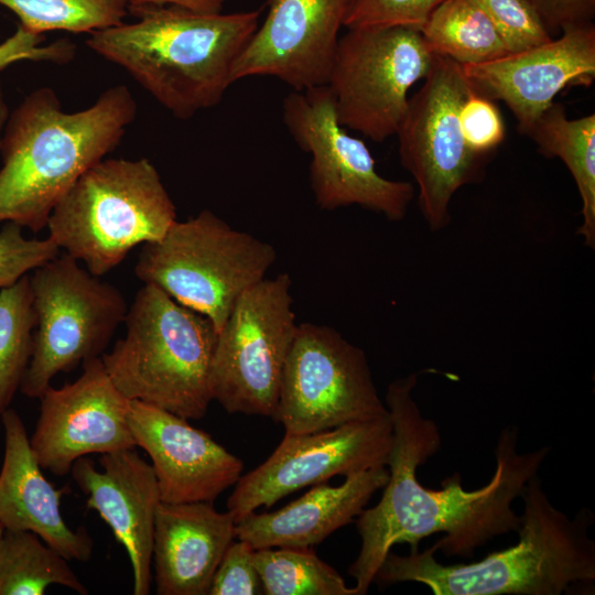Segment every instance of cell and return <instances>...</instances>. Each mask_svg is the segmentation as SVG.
<instances>
[{
  "instance_id": "cell-1",
  "label": "cell",
  "mask_w": 595,
  "mask_h": 595,
  "mask_svg": "<svg viewBox=\"0 0 595 595\" xmlns=\"http://www.w3.org/2000/svg\"><path fill=\"white\" fill-rule=\"evenodd\" d=\"M418 375L391 381L385 403L392 422V445L387 462L389 477L379 502L356 518L360 550L348 574L357 595L367 594L387 554L394 544L419 542L434 533L444 537L431 548L446 556H472L489 540L520 526L512 508L528 482L547 458L550 448L518 453V431L509 425L500 432L495 448L496 469L490 480L475 490H465L461 477L448 478L439 490L425 488L418 468L440 448L437 425L423 416L412 393Z\"/></svg>"
},
{
  "instance_id": "cell-2",
  "label": "cell",
  "mask_w": 595,
  "mask_h": 595,
  "mask_svg": "<svg viewBox=\"0 0 595 595\" xmlns=\"http://www.w3.org/2000/svg\"><path fill=\"white\" fill-rule=\"evenodd\" d=\"M126 85L102 91L88 108L64 111L56 93L41 87L13 110L0 143V224L33 232L66 192L120 143L137 116Z\"/></svg>"
},
{
  "instance_id": "cell-3",
  "label": "cell",
  "mask_w": 595,
  "mask_h": 595,
  "mask_svg": "<svg viewBox=\"0 0 595 595\" xmlns=\"http://www.w3.org/2000/svg\"><path fill=\"white\" fill-rule=\"evenodd\" d=\"M129 14L136 21L91 32L86 45L182 120L221 101L260 23L259 10L199 13L151 6L130 8Z\"/></svg>"
},
{
  "instance_id": "cell-4",
  "label": "cell",
  "mask_w": 595,
  "mask_h": 595,
  "mask_svg": "<svg viewBox=\"0 0 595 595\" xmlns=\"http://www.w3.org/2000/svg\"><path fill=\"white\" fill-rule=\"evenodd\" d=\"M518 541L470 563L442 564L430 547L399 555L390 551L374 582H415L435 595H560L573 584L595 581L593 513L574 518L558 509L533 476L521 494Z\"/></svg>"
},
{
  "instance_id": "cell-5",
  "label": "cell",
  "mask_w": 595,
  "mask_h": 595,
  "mask_svg": "<svg viewBox=\"0 0 595 595\" xmlns=\"http://www.w3.org/2000/svg\"><path fill=\"white\" fill-rule=\"evenodd\" d=\"M125 335L101 355L130 401L199 420L213 401L210 370L218 331L205 315L143 284L128 307Z\"/></svg>"
},
{
  "instance_id": "cell-6",
  "label": "cell",
  "mask_w": 595,
  "mask_h": 595,
  "mask_svg": "<svg viewBox=\"0 0 595 595\" xmlns=\"http://www.w3.org/2000/svg\"><path fill=\"white\" fill-rule=\"evenodd\" d=\"M177 220L154 164L102 159L53 208L48 237L94 275L119 266L137 246L160 240Z\"/></svg>"
},
{
  "instance_id": "cell-7",
  "label": "cell",
  "mask_w": 595,
  "mask_h": 595,
  "mask_svg": "<svg viewBox=\"0 0 595 595\" xmlns=\"http://www.w3.org/2000/svg\"><path fill=\"white\" fill-rule=\"evenodd\" d=\"M275 259L272 245L204 209L143 245L134 274L208 317L219 333L238 298L266 278Z\"/></svg>"
},
{
  "instance_id": "cell-8",
  "label": "cell",
  "mask_w": 595,
  "mask_h": 595,
  "mask_svg": "<svg viewBox=\"0 0 595 595\" xmlns=\"http://www.w3.org/2000/svg\"><path fill=\"white\" fill-rule=\"evenodd\" d=\"M30 284L33 353L20 392L40 399L56 375L101 357L129 306L118 288L66 253L33 270Z\"/></svg>"
},
{
  "instance_id": "cell-9",
  "label": "cell",
  "mask_w": 595,
  "mask_h": 595,
  "mask_svg": "<svg viewBox=\"0 0 595 595\" xmlns=\"http://www.w3.org/2000/svg\"><path fill=\"white\" fill-rule=\"evenodd\" d=\"M291 278H264L246 290L218 333L210 370L213 401L232 413L272 418L298 323Z\"/></svg>"
},
{
  "instance_id": "cell-10",
  "label": "cell",
  "mask_w": 595,
  "mask_h": 595,
  "mask_svg": "<svg viewBox=\"0 0 595 595\" xmlns=\"http://www.w3.org/2000/svg\"><path fill=\"white\" fill-rule=\"evenodd\" d=\"M366 354L335 328L298 324L273 419L288 434H306L388 414Z\"/></svg>"
},
{
  "instance_id": "cell-11",
  "label": "cell",
  "mask_w": 595,
  "mask_h": 595,
  "mask_svg": "<svg viewBox=\"0 0 595 595\" xmlns=\"http://www.w3.org/2000/svg\"><path fill=\"white\" fill-rule=\"evenodd\" d=\"M433 57L418 29H347L326 83L340 125L375 142L394 136L408 110V93L426 76Z\"/></svg>"
},
{
  "instance_id": "cell-12",
  "label": "cell",
  "mask_w": 595,
  "mask_h": 595,
  "mask_svg": "<svg viewBox=\"0 0 595 595\" xmlns=\"http://www.w3.org/2000/svg\"><path fill=\"white\" fill-rule=\"evenodd\" d=\"M423 80L396 136L401 164L418 186L421 214L436 231L451 220L454 194L477 176L480 155L468 148L459 123L461 106L472 91L463 66L434 55Z\"/></svg>"
},
{
  "instance_id": "cell-13",
  "label": "cell",
  "mask_w": 595,
  "mask_h": 595,
  "mask_svg": "<svg viewBox=\"0 0 595 595\" xmlns=\"http://www.w3.org/2000/svg\"><path fill=\"white\" fill-rule=\"evenodd\" d=\"M282 116L298 147L311 155L310 185L321 209L358 205L392 221L405 217L413 185L378 173L366 143L338 121L327 85L292 89L283 100Z\"/></svg>"
},
{
  "instance_id": "cell-14",
  "label": "cell",
  "mask_w": 595,
  "mask_h": 595,
  "mask_svg": "<svg viewBox=\"0 0 595 595\" xmlns=\"http://www.w3.org/2000/svg\"><path fill=\"white\" fill-rule=\"evenodd\" d=\"M392 445L390 414L306 433H285L273 453L258 467L241 475L227 500L236 520L269 508L307 486L387 466Z\"/></svg>"
},
{
  "instance_id": "cell-15",
  "label": "cell",
  "mask_w": 595,
  "mask_h": 595,
  "mask_svg": "<svg viewBox=\"0 0 595 595\" xmlns=\"http://www.w3.org/2000/svg\"><path fill=\"white\" fill-rule=\"evenodd\" d=\"M40 414L30 445L42 467L56 476L71 473L80 457L137 447L129 425L130 400L115 386L101 358L83 364V372L40 398Z\"/></svg>"
},
{
  "instance_id": "cell-16",
  "label": "cell",
  "mask_w": 595,
  "mask_h": 595,
  "mask_svg": "<svg viewBox=\"0 0 595 595\" xmlns=\"http://www.w3.org/2000/svg\"><path fill=\"white\" fill-rule=\"evenodd\" d=\"M354 0H268L261 25L238 57L234 83L274 77L293 90L326 85Z\"/></svg>"
},
{
  "instance_id": "cell-17",
  "label": "cell",
  "mask_w": 595,
  "mask_h": 595,
  "mask_svg": "<svg viewBox=\"0 0 595 595\" xmlns=\"http://www.w3.org/2000/svg\"><path fill=\"white\" fill-rule=\"evenodd\" d=\"M463 66V65H462ZM472 89L501 100L529 136L554 97L572 85L591 86L595 78V25H576L531 48L476 65H464Z\"/></svg>"
},
{
  "instance_id": "cell-18",
  "label": "cell",
  "mask_w": 595,
  "mask_h": 595,
  "mask_svg": "<svg viewBox=\"0 0 595 595\" xmlns=\"http://www.w3.org/2000/svg\"><path fill=\"white\" fill-rule=\"evenodd\" d=\"M128 419L137 447L151 459L161 501L214 502L241 477V459L187 419L137 400Z\"/></svg>"
},
{
  "instance_id": "cell-19",
  "label": "cell",
  "mask_w": 595,
  "mask_h": 595,
  "mask_svg": "<svg viewBox=\"0 0 595 595\" xmlns=\"http://www.w3.org/2000/svg\"><path fill=\"white\" fill-rule=\"evenodd\" d=\"M99 470L94 461L80 457L71 474L87 495V509L108 524L130 560L133 594L148 595L152 578V543L161 502L155 474L136 447L102 454Z\"/></svg>"
},
{
  "instance_id": "cell-20",
  "label": "cell",
  "mask_w": 595,
  "mask_h": 595,
  "mask_svg": "<svg viewBox=\"0 0 595 595\" xmlns=\"http://www.w3.org/2000/svg\"><path fill=\"white\" fill-rule=\"evenodd\" d=\"M4 454L0 469V523L4 530L30 531L68 561L87 562L94 550L88 532L69 528L61 512L68 486L56 488L37 463L25 425L14 409L1 414Z\"/></svg>"
},
{
  "instance_id": "cell-21",
  "label": "cell",
  "mask_w": 595,
  "mask_h": 595,
  "mask_svg": "<svg viewBox=\"0 0 595 595\" xmlns=\"http://www.w3.org/2000/svg\"><path fill=\"white\" fill-rule=\"evenodd\" d=\"M236 518L212 501H161L152 565L158 595H208L214 574L236 538Z\"/></svg>"
},
{
  "instance_id": "cell-22",
  "label": "cell",
  "mask_w": 595,
  "mask_h": 595,
  "mask_svg": "<svg viewBox=\"0 0 595 595\" xmlns=\"http://www.w3.org/2000/svg\"><path fill=\"white\" fill-rule=\"evenodd\" d=\"M387 466L351 474L339 486L314 485L300 498L271 512H249L236 520V539L255 550L314 547L353 522L386 485Z\"/></svg>"
},
{
  "instance_id": "cell-23",
  "label": "cell",
  "mask_w": 595,
  "mask_h": 595,
  "mask_svg": "<svg viewBox=\"0 0 595 595\" xmlns=\"http://www.w3.org/2000/svg\"><path fill=\"white\" fill-rule=\"evenodd\" d=\"M529 137L547 158H559L570 171L582 201L578 234L595 246V113L570 119L561 104L553 102L540 116Z\"/></svg>"
},
{
  "instance_id": "cell-24",
  "label": "cell",
  "mask_w": 595,
  "mask_h": 595,
  "mask_svg": "<svg viewBox=\"0 0 595 595\" xmlns=\"http://www.w3.org/2000/svg\"><path fill=\"white\" fill-rule=\"evenodd\" d=\"M420 32L433 55L476 65L509 54L495 25L476 0H444Z\"/></svg>"
},
{
  "instance_id": "cell-25",
  "label": "cell",
  "mask_w": 595,
  "mask_h": 595,
  "mask_svg": "<svg viewBox=\"0 0 595 595\" xmlns=\"http://www.w3.org/2000/svg\"><path fill=\"white\" fill-rule=\"evenodd\" d=\"M51 585L89 592L68 560L30 531L4 530L0 538V595H43Z\"/></svg>"
},
{
  "instance_id": "cell-26",
  "label": "cell",
  "mask_w": 595,
  "mask_h": 595,
  "mask_svg": "<svg viewBox=\"0 0 595 595\" xmlns=\"http://www.w3.org/2000/svg\"><path fill=\"white\" fill-rule=\"evenodd\" d=\"M264 595H357L313 547L255 550Z\"/></svg>"
},
{
  "instance_id": "cell-27",
  "label": "cell",
  "mask_w": 595,
  "mask_h": 595,
  "mask_svg": "<svg viewBox=\"0 0 595 595\" xmlns=\"http://www.w3.org/2000/svg\"><path fill=\"white\" fill-rule=\"evenodd\" d=\"M35 315L30 274L0 290V418L20 390L33 353Z\"/></svg>"
},
{
  "instance_id": "cell-28",
  "label": "cell",
  "mask_w": 595,
  "mask_h": 595,
  "mask_svg": "<svg viewBox=\"0 0 595 595\" xmlns=\"http://www.w3.org/2000/svg\"><path fill=\"white\" fill-rule=\"evenodd\" d=\"M130 0H0L28 31L91 33L125 22Z\"/></svg>"
},
{
  "instance_id": "cell-29",
  "label": "cell",
  "mask_w": 595,
  "mask_h": 595,
  "mask_svg": "<svg viewBox=\"0 0 595 595\" xmlns=\"http://www.w3.org/2000/svg\"><path fill=\"white\" fill-rule=\"evenodd\" d=\"M486 12L509 53L550 41L553 36L529 0H476Z\"/></svg>"
},
{
  "instance_id": "cell-30",
  "label": "cell",
  "mask_w": 595,
  "mask_h": 595,
  "mask_svg": "<svg viewBox=\"0 0 595 595\" xmlns=\"http://www.w3.org/2000/svg\"><path fill=\"white\" fill-rule=\"evenodd\" d=\"M20 225L6 221L0 229V290L60 256L50 238H26Z\"/></svg>"
},
{
  "instance_id": "cell-31",
  "label": "cell",
  "mask_w": 595,
  "mask_h": 595,
  "mask_svg": "<svg viewBox=\"0 0 595 595\" xmlns=\"http://www.w3.org/2000/svg\"><path fill=\"white\" fill-rule=\"evenodd\" d=\"M444 0H354L346 29L408 26L420 30Z\"/></svg>"
},
{
  "instance_id": "cell-32",
  "label": "cell",
  "mask_w": 595,
  "mask_h": 595,
  "mask_svg": "<svg viewBox=\"0 0 595 595\" xmlns=\"http://www.w3.org/2000/svg\"><path fill=\"white\" fill-rule=\"evenodd\" d=\"M459 123L468 148L483 155L505 139V125L494 100L474 91L467 95L459 109Z\"/></svg>"
},
{
  "instance_id": "cell-33",
  "label": "cell",
  "mask_w": 595,
  "mask_h": 595,
  "mask_svg": "<svg viewBox=\"0 0 595 595\" xmlns=\"http://www.w3.org/2000/svg\"><path fill=\"white\" fill-rule=\"evenodd\" d=\"M231 542L212 580L208 595L263 594L255 564V549L246 541Z\"/></svg>"
},
{
  "instance_id": "cell-34",
  "label": "cell",
  "mask_w": 595,
  "mask_h": 595,
  "mask_svg": "<svg viewBox=\"0 0 595 595\" xmlns=\"http://www.w3.org/2000/svg\"><path fill=\"white\" fill-rule=\"evenodd\" d=\"M44 41V34L19 25L10 37L0 43V71L21 61L65 64L75 57L76 46L67 39L48 44H43Z\"/></svg>"
},
{
  "instance_id": "cell-35",
  "label": "cell",
  "mask_w": 595,
  "mask_h": 595,
  "mask_svg": "<svg viewBox=\"0 0 595 595\" xmlns=\"http://www.w3.org/2000/svg\"><path fill=\"white\" fill-rule=\"evenodd\" d=\"M551 35L593 23L595 0H529Z\"/></svg>"
},
{
  "instance_id": "cell-36",
  "label": "cell",
  "mask_w": 595,
  "mask_h": 595,
  "mask_svg": "<svg viewBox=\"0 0 595 595\" xmlns=\"http://www.w3.org/2000/svg\"><path fill=\"white\" fill-rule=\"evenodd\" d=\"M227 0H130V8L174 6L199 13H220Z\"/></svg>"
},
{
  "instance_id": "cell-37",
  "label": "cell",
  "mask_w": 595,
  "mask_h": 595,
  "mask_svg": "<svg viewBox=\"0 0 595 595\" xmlns=\"http://www.w3.org/2000/svg\"><path fill=\"white\" fill-rule=\"evenodd\" d=\"M8 120V107L3 98L2 88L0 85V143H1V137L3 132V128Z\"/></svg>"
},
{
  "instance_id": "cell-38",
  "label": "cell",
  "mask_w": 595,
  "mask_h": 595,
  "mask_svg": "<svg viewBox=\"0 0 595 595\" xmlns=\"http://www.w3.org/2000/svg\"><path fill=\"white\" fill-rule=\"evenodd\" d=\"M3 532H4V528H3V526L0 523V538H1V536H2Z\"/></svg>"
}]
</instances>
